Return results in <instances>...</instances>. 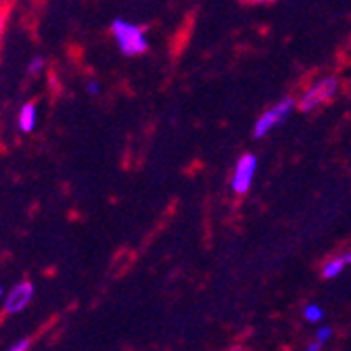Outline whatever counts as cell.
<instances>
[{
    "instance_id": "obj_1",
    "label": "cell",
    "mask_w": 351,
    "mask_h": 351,
    "mask_svg": "<svg viewBox=\"0 0 351 351\" xmlns=\"http://www.w3.org/2000/svg\"><path fill=\"white\" fill-rule=\"evenodd\" d=\"M111 38L117 44V49L125 57H138L149 51V38L138 23L128 19H113L111 21Z\"/></svg>"
},
{
    "instance_id": "obj_2",
    "label": "cell",
    "mask_w": 351,
    "mask_h": 351,
    "mask_svg": "<svg viewBox=\"0 0 351 351\" xmlns=\"http://www.w3.org/2000/svg\"><path fill=\"white\" fill-rule=\"evenodd\" d=\"M337 88H339V82L335 77H324L320 82H316L314 86H310L307 90L301 95L297 107L299 111L303 113H312L314 109H318L320 105L328 103L335 95H337Z\"/></svg>"
},
{
    "instance_id": "obj_3",
    "label": "cell",
    "mask_w": 351,
    "mask_h": 351,
    "mask_svg": "<svg viewBox=\"0 0 351 351\" xmlns=\"http://www.w3.org/2000/svg\"><path fill=\"white\" fill-rule=\"evenodd\" d=\"M293 107H295V101L293 99H285V101L276 103L274 107H270L268 111H263L257 117L255 125H253V136L255 138H263V136L268 134V132H272L278 123H282L289 117Z\"/></svg>"
},
{
    "instance_id": "obj_4",
    "label": "cell",
    "mask_w": 351,
    "mask_h": 351,
    "mask_svg": "<svg viewBox=\"0 0 351 351\" xmlns=\"http://www.w3.org/2000/svg\"><path fill=\"white\" fill-rule=\"evenodd\" d=\"M34 293H36V287L32 280H19L3 299V312L7 316H17L21 314L25 307L32 303L34 299Z\"/></svg>"
},
{
    "instance_id": "obj_5",
    "label": "cell",
    "mask_w": 351,
    "mask_h": 351,
    "mask_svg": "<svg viewBox=\"0 0 351 351\" xmlns=\"http://www.w3.org/2000/svg\"><path fill=\"white\" fill-rule=\"evenodd\" d=\"M255 169H257V157L251 155V153H245L237 161V169H234V176H232V191L237 195H245L251 189Z\"/></svg>"
},
{
    "instance_id": "obj_6",
    "label": "cell",
    "mask_w": 351,
    "mask_h": 351,
    "mask_svg": "<svg viewBox=\"0 0 351 351\" xmlns=\"http://www.w3.org/2000/svg\"><path fill=\"white\" fill-rule=\"evenodd\" d=\"M17 125L23 134H32L38 125V105L36 103H23L17 113Z\"/></svg>"
},
{
    "instance_id": "obj_7",
    "label": "cell",
    "mask_w": 351,
    "mask_h": 351,
    "mask_svg": "<svg viewBox=\"0 0 351 351\" xmlns=\"http://www.w3.org/2000/svg\"><path fill=\"white\" fill-rule=\"evenodd\" d=\"M347 266L345 263V259L343 257H337V259H330L326 266L322 268V276L324 278H335V276H339L341 272H343V268Z\"/></svg>"
},
{
    "instance_id": "obj_8",
    "label": "cell",
    "mask_w": 351,
    "mask_h": 351,
    "mask_svg": "<svg viewBox=\"0 0 351 351\" xmlns=\"http://www.w3.org/2000/svg\"><path fill=\"white\" fill-rule=\"evenodd\" d=\"M44 67H47V59L44 57H40V55H36V57H32L29 59V63H27V75H40L42 71H44Z\"/></svg>"
},
{
    "instance_id": "obj_9",
    "label": "cell",
    "mask_w": 351,
    "mask_h": 351,
    "mask_svg": "<svg viewBox=\"0 0 351 351\" xmlns=\"http://www.w3.org/2000/svg\"><path fill=\"white\" fill-rule=\"evenodd\" d=\"M303 316L307 322H320L324 312H322V307L320 305H307L305 310H303Z\"/></svg>"
},
{
    "instance_id": "obj_10",
    "label": "cell",
    "mask_w": 351,
    "mask_h": 351,
    "mask_svg": "<svg viewBox=\"0 0 351 351\" xmlns=\"http://www.w3.org/2000/svg\"><path fill=\"white\" fill-rule=\"evenodd\" d=\"M32 349V337H23L19 341H15L7 351H29Z\"/></svg>"
},
{
    "instance_id": "obj_11",
    "label": "cell",
    "mask_w": 351,
    "mask_h": 351,
    "mask_svg": "<svg viewBox=\"0 0 351 351\" xmlns=\"http://www.w3.org/2000/svg\"><path fill=\"white\" fill-rule=\"evenodd\" d=\"M86 93L90 95V97H97V95H101V82H97V80H90L86 84Z\"/></svg>"
},
{
    "instance_id": "obj_12",
    "label": "cell",
    "mask_w": 351,
    "mask_h": 351,
    "mask_svg": "<svg viewBox=\"0 0 351 351\" xmlns=\"http://www.w3.org/2000/svg\"><path fill=\"white\" fill-rule=\"evenodd\" d=\"M330 337H332V328H330V326H322V328L318 330V335H316V341H318V343H326Z\"/></svg>"
},
{
    "instance_id": "obj_13",
    "label": "cell",
    "mask_w": 351,
    "mask_h": 351,
    "mask_svg": "<svg viewBox=\"0 0 351 351\" xmlns=\"http://www.w3.org/2000/svg\"><path fill=\"white\" fill-rule=\"evenodd\" d=\"M7 21H9L7 9H0V38H3V34H5V29H7Z\"/></svg>"
},
{
    "instance_id": "obj_14",
    "label": "cell",
    "mask_w": 351,
    "mask_h": 351,
    "mask_svg": "<svg viewBox=\"0 0 351 351\" xmlns=\"http://www.w3.org/2000/svg\"><path fill=\"white\" fill-rule=\"evenodd\" d=\"M320 347H322V343L314 341V343H310V347H307V351H320Z\"/></svg>"
},
{
    "instance_id": "obj_15",
    "label": "cell",
    "mask_w": 351,
    "mask_h": 351,
    "mask_svg": "<svg viewBox=\"0 0 351 351\" xmlns=\"http://www.w3.org/2000/svg\"><path fill=\"white\" fill-rule=\"evenodd\" d=\"M11 3H13V0H0V9H9Z\"/></svg>"
},
{
    "instance_id": "obj_16",
    "label": "cell",
    "mask_w": 351,
    "mask_h": 351,
    "mask_svg": "<svg viewBox=\"0 0 351 351\" xmlns=\"http://www.w3.org/2000/svg\"><path fill=\"white\" fill-rule=\"evenodd\" d=\"M5 295H7V293H5V287L0 285V299H5Z\"/></svg>"
},
{
    "instance_id": "obj_17",
    "label": "cell",
    "mask_w": 351,
    "mask_h": 351,
    "mask_svg": "<svg viewBox=\"0 0 351 351\" xmlns=\"http://www.w3.org/2000/svg\"><path fill=\"white\" fill-rule=\"evenodd\" d=\"M343 259H345V263H351V253H347V255H343Z\"/></svg>"
},
{
    "instance_id": "obj_18",
    "label": "cell",
    "mask_w": 351,
    "mask_h": 351,
    "mask_svg": "<svg viewBox=\"0 0 351 351\" xmlns=\"http://www.w3.org/2000/svg\"><path fill=\"white\" fill-rule=\"evenodd\" d=\"M255 3H276V0H255Z\"/></svg>"
},
{
    "instance_id": "obj_19",
    "label": "cell",
    "mask_w": 351,
    "mask_h": 351,
    "mask_svg": "<svg viewBox=\"0 0 351 351\" xmlns=\"http://www.w3.org/2000/svg\"><path fill=\"white\" fill-rule=\"evenodd\" d=\"M253 3H255V0H253Z\"/></svg>"
}]
</instances>
